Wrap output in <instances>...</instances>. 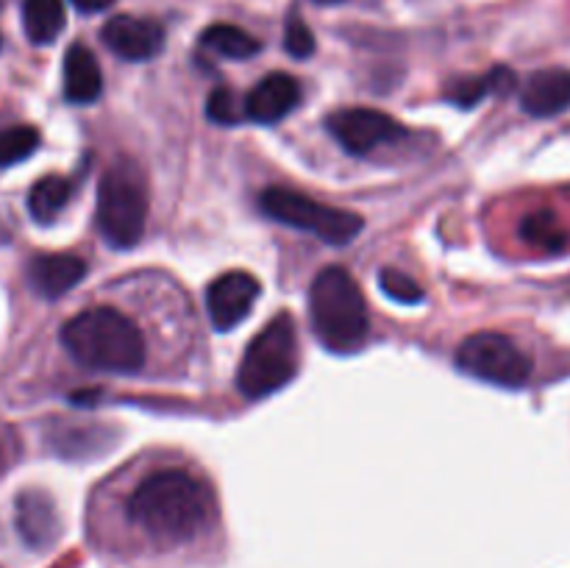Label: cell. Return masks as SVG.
<instances>
[{
  "label": "cell",
  "mask_w": 570,
  "mask_h": 568,
  "mask_svg": "<svg viewBox=\"0 0 570 568\" xmlns=\"http://www.w3.org/2000/svg\"><path fill=\"white\" fill-rule=\"evenodd\" d=\"M39 134L31 126L0 128V167L17 165L37 150Z\"/></svg>",
  "instance_id": "cell-21"
},
{
  "label": "cell",
  "mask_w": 570,
  "mask_h": 568,
  "mask_svg": "<svg viewBox=\"0 0 570 568\" xmlns=\"http://www.w3.org/2000/svg\"><path fill=\"white\" fill-rule=\"evenodd\" d=\"M262 212L273 217L276 223H284L298 232L315 234L317 239L328 245H345L362 232V217L354 212L337 209V206L321 204V200L309 198V195L293 193L284 187H271L262 193L259 198Z\"/></svg>",
  "instance_id": "cell-6"
},
{
  "label": "cell",
  "mask_w": 570,
  "mask_h": 568,
  "mask_svg": "<svg viewBox=\"0 0 570 568\" xmlns=\"http://www.w3.org/2000/svg\"><path fill=\"white\" fill-rule=\"evenodd\" d=\"M200 42H204V48L215 50L217 56H226V59H250V56H256L262 50L259 39L250 37L243 28L228 26V22L206 28Z\"/></svg>",
  "instance_id": "cell-19"
},
{
  "label": "cell",
  "mask_w": 570,
  "mask_h": 568,
  "mask_svg": "<svg viewBox=\"0 0 570 568\" xmlns=\"http://www.w3.org/2000/svg\"><path fill=\"white\" fill-rule=\"evenodd\" d=\"M98 228L111 248H134L148 223V189L131 161H117L98 184Z\"/></svg>",
  "instance_id": "cell-4"
},
{
  "label": "cell",
  "mask_w": 570,
  "mask_h": 568,
  "mask_svg": "<svg viewBox=\"0 0 570 568\" xmlns=\"http://www.w3.org/2000/svg\"><path fill=\"white\" fill-rule=\"evenodd\" d=\"M22 26L33 45H50L65 28V6L61 0H26Z\"/></svg>",
  "instance_id": "cell-16"
},
{
  "label": "cell",
  "mask_w": 570,
  "mask_h": 568,
  "mask_svg": "<svg viewBox=\"0 0 570 568\" xmlns=\"http://www.w3.org/2000/svg\"><path fill=\"white\" fill-rule=\"evenodd\" d=\"M510 84H512V72L504 70V67H499V70H493L490 76L462 78V81H456L454 87L445 92V98H449L451 104L462 106V109H471V106H476L484 95L499 92V89H510Z\"/></svg>",
  "instance_id": "cell-20"
},
{
  "label": "cell",
  "mask_w": 570,
  "mask_h": 568,
  "mask_svg": "<svg viewBox=\"0 0 570 568\" xmlns=\"http://www.w3.org/2000/svg\"><path fill=\"white\" fill-rule=\"evenodd\" d=\"M326 128L354 156H367L371 150L395 143L404 134V126L395 123L390 115L376 109H362V106L332 111L326 120Z\"/></svg>",
  "instance_id": "cell-8"
},
{
  "label": "cell",
  "mask_w": 570,
  "mask_h": 568,
  "mask_svg": "<svg viewBox=\"0 0 570 568\" xmlns=\"http://www.w3.org/2000/svg\"><path fill=\"white\" fill-rule=\"evenodd\" d=\"M17 529L31 549H48L59 538V516L42 490H26L17 499Z\"/></svg>",
  "instance_id": "cell-14"
},
{
  "label": "cell",
  "mask_w": 570,
  "mask_h": 568,
  "mask_svg": "<svg viewBox=\"0 0 570 568\" xmlns=\"http://www.w3.org/2000/svg\"><path fill=\"white\" fill-rule=\"evenodd\" d=\"M284 48H287L289 56H295V59H306V56L315 53V37H312L309 26H306L304 20H298V17H293L287 31H284Z\"/></svg>",
  "instance_id": "cell-24"
},
{
  "label": "cell",
  "mask_w": 570,
  "mask_h": 568,
  "mask_svg": "<svg viewBox=\"0 0 570 568\" xmlns=\"http://www.w3.org/2000/svg\"><path fill=\"white\" fill-rule=\"evenodd\" d=\"M259 293V278L245 271H228L217 276L206 290V310H209L212 326L217 332H232L237 323L250 315Z\"/></svg>",
  "instance_id": "cell-9"
},
{
  "label": "cell",
  "mask_w": 570,
  "mask_h": 568,
  "mask_svg": "<svg viewBox=\"0 0 570 568\" xmlns=\"http://www.w3.org/2000/svg\"><path fill=\"white\" fill-rule=\"evenodd\" d=\"M72 198V182L65 176H45L28 193V212L37 223H50Z\"/></svg>",
  "instance_id": "cell-18"
},
{
  "label": "cell",
  "mask_w": 570,
  "mask_h": 568,
  "mask_svg": "<svg viewBox=\"0 0 570 568\" xmlns=\"http://www.w3.org/2000/svg\"><path fill=\"white\" fill-rule=\"evenodd\" d=\"M104 92V76L95 53L83 45H72L65 56V98L70 104H95Z\"/></svg>",
  "instance_id": "cell-15"
},
{
  "label": "cell",
  "mask_w": 570,
  "mask_h": 568,
  "mask_svg": "<svg viewBox=\"0 0 570 568\" xmlns=\"http://www.w3.org/2000/svg\"><path fill=\"white\" fill-rule=\"evenodd\" d=\"M100 39L115 56L126 61H148L165 48V28L145 17L117 14L100 31Z\"/></svg>",
  "instance_id": "cell-10"
},
{
  "label": "cell",
  "mask_w": 570,
  "mask_h": 568,
  "mask_svg": "<svg viewBox=\"0 0 570 568\" xmlns=\"http://www.w3.org/2000/svg\"><path fill=\"white\" fill-rule=\"evenodd\" d=\"M521 239L532 248L543 251V254H560V251L568 248V232L560 223V217L551 209L532 212L521 221Z\"/></svg>",
  "instance_id": "cell-17"
},
{
  "label": "cell",
  "mask_w": 570,
  "mask_h": 568,
  "mask_svg": "<svg viewBox=\"0 0 570 568\" xmlns=\"http://www.w3.org/2000/svg\"><path fill=\"white\" fill-rule=\"evenodd\" d=\"M312 329L317 340L334 354L362 349L371 332L367 304L360 284L343 267H326L315 276L309 290Z\"/></svg>",
  "instance_id": "cell-3"
},
{
  "label": "cell",
  "mask_w": 570,
  "mask_h": 568,
  "mask_svg": "<svg viewBox=\"0 0 570 568\" xmlns=\"http://www.w3.org/2000/svg\"><path fill=\"white\" fill-rule=\"evenodd\" d=\"M456 365L499 388H523L532 376V360L527 351L499 332H476L462 340L456 349Z\"/></svg>",
  "instance_id": "cell-7"
},
{
  "label": "cell",
  "mask_w": 570,
  "mask_h": 568,
  "mask_svg": "<svg viewBox=\"0 0 570 568\" xmlns=\"http://www.w3.org/2000/svg\"><path fill=\"white\" fill-rule=\"evenodd\" d=\"M298 371V337H295L293 315H276L245 349L237 371V388L248 399L282 390Z\"/></svg>",
  "instance_id": "cell-5"
},
{
  "label": "cell",
  "mask_w": 570,
  "mask_h": 568,
  "mask_svg": "<svg viewBox=\"0 0 570 568\" xmlns=\"http://www.w3.org/2000/svg\"><path fill=\"white\" fill-rule=\"evenodd\" d=\"M521 106L532 117H554L570 109V70L549 67L534 76L521 89Z\"/></svg>",
  "instance_id": "cell-12"
},
{
  "label": "cell",
  "mask_w": 570,
  "mask_h": 568,
  "mask_svg": "<svg viewBox=\"0 0 570 568\" xmlns=\"http://www.w3.org/2000/svg\"><path fill=\"white\" fill-rule=\"evenodd\" d=\"M206 115H209V120L220 123V126H234V123H239V104L237 98H234L232 89L226 87H217L215 92L209 95V104H206Z\"/></svg>",
  "instance_id": "cell-23"
},
{
  "label": "cell",
  "mask_w": 570,
  "mask_h": 568,
  "mask_svg": "<svg viewBox=\"0 0 570 568\" xmlns=\"http://www.w3.org/2000/svg\"><path fill=\"white\" fill-rule=\"evenodd\" d=\"M215 512L209 488L187 471H159L128 499V518L161 543H187L204 532Z\"/></svg>",
  "instance_id": "cell-1"
},
{
  "label": "cell",
  "mask_w": 570,
  "mask_h": 568,
  "mask_svg": "<svg viewBox=\"0 0 570 568\" xmlns=\"http://www.w3.org/2000/svg\"><path fill=\"white\" fill-rule=\"evenodd\" d=\"M0 466H3V457H0Z\"/></svg>",
  "instance_id": "cell-27"
},
{
  "label": "cell",
  "mask_w": 570,
  "mask_h": 568,
  "mask_svg": "<svg viewBox=\"0 0 570 568\" xmlns=\"http://www.w3.org/2000/svg\"><path fill=\"white\" fill-rule=\"evenodd\" d=\"M298 81L293 76H287V72H271L245 98V117L254 123H262V126H273V123L284 120L298 106Z\"/></svg>",
  "instance_id": "cell-11"
},
{
  "label": "cell",
  "mask_w": 570,
  "mask_h": 568,
  "mask_svg": "<svg viewBox=\"0 0 570 568\" xmlns=\"http://www.w3.org/2000/svg\"><path fill=\"white\" fill-rule=\"evenodd\" d=\"M61 345L83 368L104 373H137L145 365V337L122 312L95 306L70 317L61 329Z\"/></svg>",
  "instance_id": "cell-2"
},
{
  "label": "cell",
  "mask_w": 570,
  "mask_h": 568,
  "mask_svg": "<svg viewBox=\"0 0 570 568\" xmlns=\"http://www.w3.org/2000/svg\"><path fill=\"white\" fill-rule=\"evenodd\" d=\"M70 3L76 6L78 11H83V14H98V11L109 9L115 0H70Z\"/></svg>",
  "instance_id": "cell-25"
},
{
  "label": "cell",
  "mask_w": 570,
  "mask_h": 568,
  "mask_svg": "<svg viewBox=\"0 0 570 568\" xmlns=\"http://www.w3.org/2000/svg\"><path fill=\"white\" fill-rule=\"evenodd\" d=\"M87 276V262L76 254H39L28 265V282L45 298L70 293Z\"/></svg>",
  "instance_id": "cell-13"
},
{
  "label": "cell",
  "mask_w": 570,
  "mask_h": 568,
  "mask_svg": "<svg viewBox=\"0 0 570 568\" xmlns=\"http://www.w3.org/2000/svg\"><path fill=\"white\" fill-rule=\"evenodd\" d=\"M379 284H382L384 293L390 298H395L399 304H417L423 301V287L412 276H406L404 271H395V267H384L379 273Z\"/></svg>",
  "instance_id": "cell-22"
},
{
  "label": "cell",
  "mask_w": 570,
  "mask_h": 568,
  "mask_svg": "<svg viewBox=\"0 0 570 568\" xmlns=\"http://www.w3.org/2000/svg\"><path fill=\"white\" fill-rule=\"evenodd\" d=\"M315 3H340V0H315Z\"/></svg>",
  "instance_id": "cell-26"
}]
</instances>
